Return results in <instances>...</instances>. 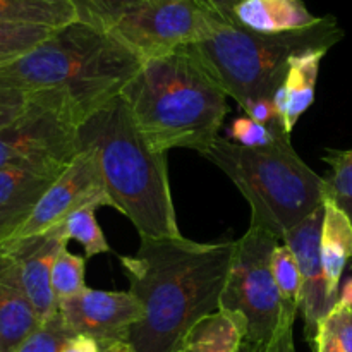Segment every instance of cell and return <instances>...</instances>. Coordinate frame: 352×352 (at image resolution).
I'll use <instances>...</instances> for the list:
<instances>
[{"label":"cell","instance_id":"6da1fadb","mask_svg":"<svg viewBox=\"0 0 352 352\" xmlns=\"http://www.w3.org/2000/svg\"><path fill=\"white\" fill-rule=\"evenodd\" d=\"M234 243H196L181 237L141 239L120 256L129 291L144 315L127 344L136 352H175L192 325L220 306Z\"/></svg>","mask_w":352,"mask_h":352},{"label":"cell","instance_id":"7a4b0ae2","mask_svg":"<svg viewBox=\"0 0 352 352\" xmlns=\"http://www.w3.org/2000/svg\"><path fill=\"white\" fill-rule=\"evenodd\" d=\"M141 60L109 30L74 21L0 67V89L33 95L82 126L120 96Z\"/></svg>","mask_w":352,"mask_h":352},{"label":"cell","instance_id":"3957f363","mask_svg":"<svg viewBox=\"0 0 352 352\" xmlns=\"http://www.w3.org/2000/svg\"><path fill=\"white\" fill-rule=\"evenodd\" d=\"M120 98L146 143L160 153L188 148L203 155L229 110V95L192 45L143 60Z\"/></svg>","mask_w":352,"mask_h":352},{"label":"cell","instance_id":"277c9868","mask_svg":"<svg viewBox=\"0 0 352 352\" xmlns=\"http://www.w3.org/2000/svg\"><path fill=\"white\" fill-rule=\"evenodd\" d=\"M78 146L96 151L113 208L133 222L140 239L182 236L168 184L167 153L146 143L120 96L79 126Z\"/></svg>","mask_w":352,"mask_h":352},{"label":"cell","instance_id":"5b68a950","mask_svg":"<svg viewBox=\"0 0 352 352\" xmlns=\"http://www.w3.org/2000/svg\"><path fill=\"white\" fill-rule=\"evenodd\" d=\"M203 157L250 203L251 226L268 230L280 243L325 203V179L296 153L289 134L263 148H248L219 136Z\"/></svg>","mask_w":352,"mask_h":352},{"label":"cell","instance_id":"8992f818","mask_svg":"<svg viewBox=\"0 0 352 352\" xmlns=\"http://www.w3.org/2000/svg\"><path fill=\"white\" fill-rule=\"evenodd\" d=\"M344 38L333 16L289 33H256L237 23H223L206 40L192 45L222 88L241 107L274 98L284 85L289 60L306 52H329Z\"/></svg>","mask_w":352,"mask_h":352},{"label":"cell","instance_id":"52a82bcc","mask_svg":"<svg viewBox=\"0 0 352 352\" xmlns=\"http://www.w3.org/2000/svg\"><path fill=\"white\" fill-rule=\"evenodd\" d=\"M280 241L268 230L251 226L237 241L220 306L246 322V340L267 346L284 318V306L275 284L272 258Z\"/></svg>","mask_w":352,"mask_h":352},{"label":"cell","instance_id":"ba28073f","mask_svg":"<svg viewBox=\"0 0 352 352\" xmlns=\"http://www.w3.org/2000/svg\"><path fill=\"white\" fill-rule=\"evenodd\" d=\"M223 23L195 0H134L109 31L141 60H148L199 43Z\"/></svg>","mask_w":352,"mask_h":352},{"label":"cell","instance_id":"9c48e42d","mask_svg":"<svg viewBox=\"0 0 352 352\" xmlns=\"http://www.w3.org/2000/svg\"><path fill=\"white\" fill-rule=\"evenodd\" d=\"M0 131V170L10 167H65L79 151L78 126L38 96Z\"/></svg>","mask_w":352,"mask_h":352},{"label":"cell","instance_id":"30bf717a","mask_svg":"<svg viewBox=\"0 0 352 352\" xmlns=\"http://www.w3.org/2000/svg\"><path fill=\"white\" fill-rule=\"evenodd\" d=\"M86 206L113 208L103 181L98 155L91 148H82L72 157V160L41 196L30 219L10 241L48 232L62 226L69 215Z\"/></svg>","mask_w":352,"mask_h":352},{"label":"cell","instance_id":"8fae6325","mask_svg":"<svg viewBox=\"0 0 352 352\" xmlns=\"http://www.w3.org/2000/svg\"><path fill=\"white\" fill-rule=\"evenodd\" d=\"M58 313L74 333L93 337L102 346L127 342L129 332L143 320V305L131 291L85 289L58 302Z\"/></svg>","mask_w":352,"mask_h":352},{"label":"cell","instance_id":"7c38bea8","mask_svg":"<svg viewBox=\"0 0 352 352\" xmlns=\"http://www.w3.org/2000/svg\"><path fill=\"white\" fill-rule=\"evenodd\" d=\"M323 206L296 226L284 236L282 243L294 253L301 274V306L299 315L305 320V336L311 344L318 323L329 315L337 302L329 298L325 272H323L320 236H322Z\"/></svg>","mask_w":352,"mask_h":352},{"label":"cell","instance_id":"4fadbf2b","mask_svg":"<svg viewBox=\"0 0 352 352\" xmlns=\"http://www.w3.org/2000/svg\"><path fill=\"white\" fill-rule=\"evenodd\" d=\"M67 243L64 229L58 226L40 236L10 241L0 246L16 265L24 292L41 322L58 311V302L52 291V268Z\"/></svg>","mask_w":352,"mask_h":352},{"label":"cell","instance_id":"5bb4252c","mask_svg":"<svg viewBox=\"0 0 352 352\" xmlns=\"http://www.w3.org/2000/svg\"><path fill=\"white\" fill-rule=\"evenodd\" d=\"M65 167H10L0 170V246L24 226Z\"/></svg>","mask_w":352,"mask_h":352},{"label":"cell","instance_id":"9a60e30c","mask_svg":"<svg viewBox=\"0 0 352 352\" xmlns=\"http://www.w3.org/2000/svg\"><path fill=\"white\" fill-rule=\"evenodd\" d=\"M40 325L16 265L0 250V352H16Z\"/></svg>","mask_w":352,"mask_h":352},{"label":"cell","instance_id":"2e32d148","mask_svg":"<svg viewBox=\"0 0 352 352\" xmlns=\"http://www.w3.org/2000/svg\"><path fill=\"white\" fill-rule=\"evenodd\" d=\"M329 52L315 50L294 55L289 60L287 76L274 96L275 107L284 122L285 133L291 134L298 120L308 112L315 102L316 81H318L320 65Z\"/></svg>","mask_w":352,"mask_h":352},{"label":"cell","instance_id":"e0dca14e","mask_svg":"<svg viewBox=\"0 0 352 352\" xmlns=\"http://www.w3.org/2000/svg\"><path fill=\"white\" fill-rule=\"evenodd\" d=\"M234 21L256 33H289L320 21L302 0H241L234 7Z\"/></svg>","mask_w":352,"mask_h":352},{"label":"cell","instance_id":"ac0fdd59","mask_svg":"<svg viewBox=\"0 0 352 352\" xmlns=\"http://www.w3.org/2000/svg\"><path fill=\"white\" fill-rule=\"evenodd\" d=\"M320 250L329 298L339 302L340 278L347 265L352 268V222L329 196L323 203Z\"/></svg>","mask_w":352,"mask_h":352},{"label":"cell","instance_id":"d6986e66","mask_svg":"<svg viewBox=\"0 0 352 352\" xmlns=\"http://www.w3.org/2000/svg\"><path fill=\"white\" fill-rule=\"evenodd\" d=\"M246 333L243 316L219 308L192 325L175 352H239Z\"/></svg>","mask_w":352,"mask_h":352},{"label":"cell","instance_id":"ffe728a7","mask_svg":"<svg viewBox=\"0 0 352 352\" xmlns=\"http://www.w3.org/2000/svg\"><path fill=\"white\" fill-rule=\"evenodd\" d=\"M79 21L72 0H0V23L58 30Z\"/></svg>","mask_w":352,"mask_h":352},{"label":"cell","instance_id":"44dd1931","mask_svg":"<svg viewBox=\"0 0 352 352\" xmlns=\"http://www.w3.org/2000/svg\"><path fill=\"white\" fill-rule=\"evenodd\" d=\"M313 352H352V308L337 302L318 323Z\"/></svg>","mask_w":352,"mask_h":352},{"label":"cell","instance_id":"7402d4cb","mask_svg":"<svg viewBox=\"0 0 352 352\" xmlns=\"http://www.w3.org/2000/svg\"><path fill=\"white\" fill-rule=\"evenodd\" d=\"M323 160L329 164V174L323 177L327 196L352 222V150H327Z\"/></svg>","mask_w":352,"mask_h":352},{"label":"cell","instance_id":"603a6c76","mask_svg":"<svg viewBox=\"0 0 352 352\" xmlns=\"http://www.w3.org/2000/svg\"><path fill=\"white\" fill-rule=\"evenodd\" d=\"M272 268H274L275 284H277L278 294H280L284 311H292L299 315L301 306V274H299L298 261L294 253L287 244L280 243L274 251L272 258Z\"/></svg>","mask_w":352,"mask_h":352},{"label":"cell","instance_id":"cb8c5ba5","mask_svg":"<svg viewBox=\"0 0 352 352\" xmlns=\"http://www.w3.org/2000/svg\"><path fill=\"white\" fill-rule=\"evenodd\" d=\"M62 229H64L67 241H78L85 248L86 258L112 251L98 220H96L95 206H86V208H81L69 215L67 220L62 223Z\"/></svg>","mask_w":352,"mask_h":352},{"label":"cell","instance_id":"d4e9b609","mask_svg":"<svg viewBox=\"0 0 352 352\" xmlns=\"http://www.w3.org/2000/svg\"><path fill=\"white\" fill-rule=\"evenodd\" d=\"M86 258L71 253L67 248L58 253L52 268V291L57 302L67 301L88 289L85 280Z\"/></svg>","mask_w":352,"mask_h":352},{"label":"cell","instance_id":"484cf974","mask_svg":"<svg viewBox=\"0 0 352 352\" xmlns=\"http://www.w3.org/2000/svg\"><path fill=\"white\" fill-rule=\"evenodd\" d=\"M54 31L50 28L0 23V67L26 55Z\"/></svg>","mask_w":352,"mask_h":352},{"label":"cell","instance_id":"4316f807","mask_svg":"<svg viewBox=\"0 0 352 352\" xmlns=\"http://www.w3.org/2000/svg\"><path fill=\"white\" fill-rule=\"evenodd\" d=\"M76 336L67 323L64 322L60 313H55L21 344L16 352H60L69 339Z\"/></svg>","mask_w":352,"mask_h":352},{"label":"cell","instance_id":"83f0119b","mask_svg":"<svg viewBox=\"0 0 352 352\" xmlns=\"http://www.w3.org/2000/svg\"><path fill=\"white\" fill-rule=\"evenodd\" d=\"M134 0H72L79 21L109 30L119 14Z\"/></svg>","mask_w":352,"mask_h":352},{"label":"cell","instance_id":"f1b7e54d","mask_svg":"<svg viewBox=\"0 0 352 352\" xmlns=\"http://www.w3.org/2000/svg\"><path fill=\"white\" fill-rule=\"evenodd\" d=\"M285 133H277V131L268 129L263 124L254 122L248 116L237 117L229 127V136L232 138L234 143L243 144L248 148H263L268 144L275 143L278 136Z\"/></svg>","mask_w":352,"mask_h":352},{"label":"cell","instance_id":"f546056e","mask_svg":"<svg viewBox=\"0 0 352 352\" xmlns=\"http://www.w3.org/2000/svg\"><path fill=\"white\" fill-rule=\"evenodd\" d=\"M243 109L244 112H246V116L250 117V119H253L254 122L263 124L268 129L277 131V133H285L284 122H282L280 116H278L274 98L253 100V102L246 103ZM289 136H291V134H289Z\"/></svg>","mask_w":352,"mask_h":352},{"label":"cell","instance_id":"4dcf8cb0","mask_svg":"<svg viewBox=\"0 0 352 352\" xmlns=\"http://www.w3.org/2000/svg\"><path fill=\"white\" fill-rule=\"evenodd\" d=\"M30 95L19 91H7L0 89V131L19 119L30 109Z\"/></svg>","mask_w":352,"mask_h":352},{"label":"cell","instance_id":"1f68e13d","mask_svg":"<svg viewBox=\"0 0 352 352\" xmlns=\"http://www.w3.org/2000/svg\"><path fill=\"white\" fill-rule=\"evenodd\" d=\"M298 318V313L284 311L280 327L275 332L274 339L267 344L265 352H298L294 344V322Z\"/></svg>","mask_w":352,"mask_h":352},{"label":"cell","instance_id":"d6a6232c","mask_svg":"<svg viewBox=\"0 0 352 352\" xmlns=\"http://www.w3.org/2000/svg\"><path fill=\"white\" fill-rule=\"evenodd\" d=\"M60 352H102V344L93 337L76 333L65 342Z\"/></svg>","mask_w":352,"mask_h":352},{"label":"cell","instance_id":"836d02e7","mask_svg":"<svg viewBox=\"0 0 352 352\" xmlns=\"http://www.w3.org/2000/svg\"><path fill=\"white\" fill-rule=\"evenodd\" d=\"M210 6V9L213 10L215 14H219L223 21L227 23H236L234 21V7L241 2V0H206Z\"/></svg>","mask_w":352,"mask_h":352},{"label":"cell","instance_id":"e575fe53","mask_svg":"<svg viewBox=\"0 0 352 352\" xmlns=\"http://www.w3.org/2000/svg\"><path fill=\"white\" fill-rule=\"evenodd\" d=\"M339 302L340 305L347 306V308H352V278H349V280L340 287Z\"/></svg>","mask_w":352,"mask_h":352},{"label":"cell","instance_id":"d590c367","mask_svg":"<svg viewBox=\"0 0 352 352\" xmlns=\"http://www.w3.org/2000/svg\"><path fill=\"white\" fill-rule=\"evenodd\" d=\"M102 352H136L127 342H112L102 346Z\"/></svg>","mask_w":352,"mask_h":352},{"label":"cell","instance_id":"8d00e7d4","mask_svg":"<svg viewBox=\"0 0 352 352\" xmlns=\"http://www.w3.org/2000/svg\"><path fill=\"white\" fill-rule=\"evenodd\" d=\"M265 349H267V346H263V344H253L250 340H244L239 352H265Z\"/></svg>","mask_w":352,"mask_h":352},{"label":"cell","instance_id":"74e56055","mask_svg":"<svg viewBox=\"0 0 352 352\" xmlns=\"http://www.w3.org/2000/svg\"><path fill=\"white\" fill-rule=\"evenodd\" d=\"M196 3H199V6H203V7H206V9H210V6H208V2H206V0H195ZM212 10V9H210Z\"/></svg>","mask_w":352,"mask_h":352}]
</instances>
